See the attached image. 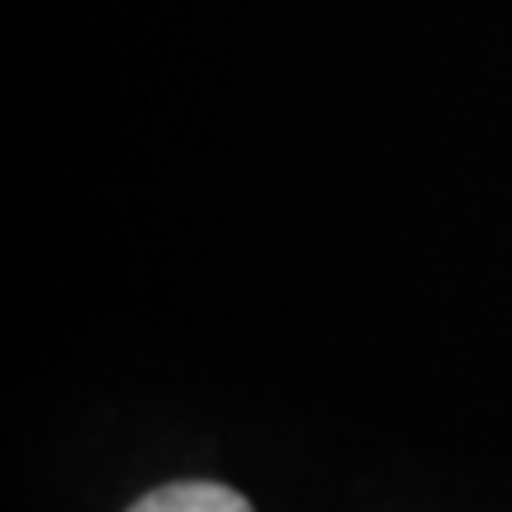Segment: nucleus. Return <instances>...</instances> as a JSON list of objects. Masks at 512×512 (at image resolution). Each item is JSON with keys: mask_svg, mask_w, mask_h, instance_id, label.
Wrapping results in <instances>:
<instances>
[{"mask_svg": "<svg viewBox=\"0 0 512 512\" xmlns=\"http://www.w3.org/2000/svg\"><path fill=\"white\" fill-rule=\"evenodd\" d=\"M128 512H252V503L228 489V484H209V479H185V484H162L147 498H138Z\"/></svg>", "mask_w": 512, "mask_h": 512, "instance_id": "1", "label": "nucleus"}]
</instances>
